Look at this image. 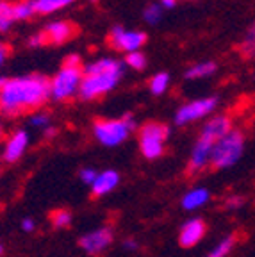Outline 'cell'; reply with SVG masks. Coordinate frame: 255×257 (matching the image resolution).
I'll use <instances>...</instances> for the list:
<instances>
[{
	"label": "cell",
	"instance_id": "obj_1",
	"mask_svg": "<svg viewBox=\"0 0 255 257\" xmlns=\"http://www.w3.org/2000/svg\"><path fill=\"white\" fill-rule=\"evenodd\" d=\"M50 80L40 73L6 79L0 89V116L16 118L25 112L40 111L50 100Z\"/></svg>",
	"mask_w": 255,
	"mask_h": 257
},
{
	"label": "cell",
	"instance_id": "obj_2",
	"mask_svg": "<svg viewBox=\"0 0 255 257\" xmlns=\"http://www.w3.org/2000/svg\"><path fill=\"white\" fill-rule=\"evenodd\" d=\"M123 77V64L114 57H98L84 64L82 84L79 89L80 100H95L111 93Z\"/></svg>",
	"mask_w": 255,
	"mask_h": 257
},
{
	"label": "cell",
	"instance_id": "obj_3",
	"mask_svg": "<svg viewBox=\"0 0 255 257\" xmlns=\"http://www.w3.org/2000/svg\"><path fill=\"white\" fill-rule=\"evenodd\" d=\"M84 77V63L77 54H72L64 59L63 66L57 70L56 75L48 82L50 100L68 102L79 95L80 84Z\"/></svg>",
	"mask_w": 255,
	"mask_h": 257
},
{
	"label": "cell",
	"instance_id": "obj_4",
	"mask_svg": "<svg viewBox=\"0 0 255 257\" xmlns=\"http://www.w3.org/2000/svg\"><path fill=\"white\" fill-rule=\"evenodd\" d=\"M136 128V121L131 114L121 118H102L93 123V136L102 147L114 149L129 140Z\"/></svg>",
	"mask_w": 255,
	"mask_h": 257
},
{
	"label": "cell",
	"instance_id": "obj_5",
	"mask_svg": "<svg viewBox=\"0 0 255 257\" xmlns=\"http://www.w3.org/2000/svg\"><path fill=\"white\" fill-rule=\"evenodd\" d=\"M244 152V134L239 128H232L212 147L211 166L216 170H225L234 166Z\"/></svg>",
	"mask_w": 255,
	"mask_h": 257
},
{
	"label": "cell",
	"instance_id": "obj_6",
	"mask_svg": "<svg viewBox=\"0 0 255 257\" xmlns=\"http://www.w3.org/2000/svg\"><path fill=\"white\" fill-rule=\"evenodd\" d=\"M170 136V127L157 121H147L140 127L138 140H140V150L147 159H159L166 149V140Z\"/></svg>",
	"mask_w": 255,
	"mask_h": 257
},
{
	"label": "cell",
	"instance_id": "obj_7",
	"mask_svg": "<svg viewBox=\"0 0 255 257\" xmlns=\"http://www.w3.org/2000/svg\"><path fill=\"white\" fill-rule=\"evenodd\" d=\"M216 107H218V96H203V98L186 102L177 109L175 123L180 125V127L195 123V121L207 118L211 112L216 111Z\"/></svg>",
	"mask_w": 255,
	"mask_h": 257
},
{
	"label": "cell",
	"instance_id": "obj_8",
	"mask_svg": "<svg viewBox=\"0 0 255 257\" xmlns=\"http://www.w3.org/2000/svg\"><path fill=\"white\" fill-rule=\"evenodd\" d=\"M109 43L112 48L123 54L138 52L147 43V34L141 31H129L121 25H114L109 32Z\"/></svg>",
	"mask_w": 255,
	"mask_h": 257
},
{
	"label": "cell",
	"instance_id": "obj_9",
	"mask_svg": "<svg viewBox=\"0 0 255 257\" xmlns=\"http://www.w3.org/2000/svg\"><path fill=\"white\" fill-rule=\"evenodd\" d=\"M112 229L111 227H100L91 232L84 234L79 239V246L89 255H100L111 246L112 243Z\"/></svg>",
	"mask_w": 255,
	"mask_h": 257
},
{
	"label": "cell",
	"instance_id": "obj_10",
	"mask_svg": "<svg viewBox=\"0 0 255 257\" xmlns=\"http://www.w3.org/2000/svg\"><path fill=\"white\" fill-rule=\"evenodd\" d=\"M232 128H234V125H232V118L228 114H214L203 123L198 138L209 141L211 145H216L221 138L227 136Z\"/></svg>",
	"mask_w": 255,
	"mask_h": 257
},
{
	"label": "cell",
	"instance_id": "obj_11",
	"mask_svg": "<svg viewBox=\"0 0 255 257\" xmlns=\"http://www.w3.org/2000/svg\"><path fill=\"white\" fill-rule=\"evenodd\" d=\"M29 147V134L27 131L24 128H18V131H13L11 134L8 136L4 143V152H2V159L9 165L16 163V161H20L22 156L25 154Z\"/></svg>",
	"mask_w": 255,
	"mask_h": 257
},
{
	"label": "cell",
	"instance_id": "obj_12",
	"mask_svg": "<svg viewBox=\"0 0 255 257\" xmlns=\"http://www.w3.org/2000/svg\"><path fill=\"white\" fill-rule=\"evenodd\" d=\"M203 236H205V223H203L202 218H189L180 227L179 243L184 248H191V246L198 245L203 239Z\"/></svg>",
	"mask_w": 255,
	"mask_h": 257
},
{
	"label": "cell",
	"instance_id": "obj_13",
	"mask_svg": "<svg viewBox=\"0 0 255 257\" xmlns=\"http://www.w3.org/2000/svg\"><path fill=\"white\" fill-rule=\"evenodd\" d=\"M212 147H214V145H211L209 141L200 140V138L196 140L195 147H193V150H191V157H189V165H188L191 175L203 172L207 166H211Z\"/></svg>",
	"mask_w": 255,
	"mask_h": 257
},
{
	"label": "cell",
	"instance_id": "obj_14",
	"mask_svg": "<svg viewBox=\"0 0 255 257\" xmlns=\"http://www.w3.org/2000/svg\"><path fill=\"white\" fill-rule=\"evenodd\" d=\"M43 34H45L47 43L63 45L75 34V25L70 24V22H66V20L50 22V24H47V27L43 29Z\"/></svg>",
	"mask_w": 255,
	"mask_h": 257
},
{
	"label": "cell",
	"instance_id": "obj_15",
	"mask_svg": "<svg viewBox=\"0 0 255 257\" xmlns=\"http://www.w3.org/2000/svg\"><path fill=\"white\" fill-rule=\"evenodd\" d=\"M118 184H120V173L116 170H104V172H100L96 175L95 182L91 184L93 197H105L111 191H114L118 188Z\"/></svg>",
	"mask_w": 255,
	"mask_h": 257
},
{
	"label": "cell",
	"instance_id": "obj_16",
	"mask_svg": "<svg viewBox=\"0 0 255 257\" xmlns=\"http://www.w3.org/2000/svg\"><path fill=\"white\" fill-rule=\"evenodd\" d=\"M209 200H211V193H209L207 188H202V186L200 188H193L182 197V209L196 211V209L203 207Z\"/></svg>",
	"mask_w": 255,
	"mask_h": 257
},
{
	"label": "cell",
	"instance_id": "obj_17",
	"mask_svg": "<svg viewBox=\"0 0 255 257\" xmlns=\"http://www.w3.org/2000/svg\"><path fill=\"white\" fill-rule=\"evenodd\" d=\"M216 70H218V64L214 61H200V63H195L193 66H189L186 70V79L189 80L205 79V77L214 75Z\"/></svg>",
	"mask_w": 255,
	"mask_h": 257
},
{
	"label": "cell",
	"instance_id": "obj_18",
	"mask_svg": "<svg viewBox=\"0 0 255 257\" xmlns=\"http://www.w3.org/2000/svg\"><path fill=\"white\" fill-rule=\"evenodd\" d=\"M73 2L77 0H32V6H34L36 15H52V13L72 6Z\"/></svg>",
	"mask_w": 255,
	"mask_h": 257
},
{
	"label": "cell",
	"instance_id": "obj_19",
	"mask_svg": "<svg viewBox=\"0 0 255 257\" xmlns=\"http://www.w3.org/2000/svg\"><path fill=\"white\" fill-rule=\"evenodd\" d=\"M36 15L34 11V6H32V0H18L13 4V16H15V22H24L29 20Z\"/></svg>",
	"mask_w": 255,
	"mask_h": 257
},
{
	"label": "cell",
	"instance_id": "obj_20",
	"mask_svg": "<svg viewBox=\"0 0 255 257\" xmlns=\"http://www.w3.org/2000/svg\"><path fill=\"white\" fill-rule=\"evenodd\" d=\"M148 88H150L152 95H164V93L168 91V88H170V75H168L166 72H159L156 73V75L152 77L150 82H148Z\"/></svg>",
	"mask_w": 255,
	"mask_h": 257
},
{
	"label": "cell",
	"instance_id": "obj_21",
	"mask_svg": "<svg viewBox=\"0 0 255 257\" xmlns=\"http://www.w3.org/2000/svg\"><path fill=\"white\" fill-rule=\"evenodd\" d=\"M13 24H15V16H13V2L0 0V32H8Z\"/></svg>",
	"mask_w": 255,
	"mask_h": 257
},
{
	"label": "cell",
	"instance_id": "obj_22",
	"mask_svg": "<svg viewBox=\"0 0 255 257\" xmlns=\"http://www.w3.org/2000/svg\"><path fill=\"white\" fill-rule=\"evenodd\" d=\"M234 245H235V236H232V234L230 236H225L205 257H227L232 252Z\"/></svg>",
	"mask_w": 255,
	"mask_h": 257
},
{
	"label": "cell",
	"instance_id": "obj_23",
	"mask_svg": "<svg viewBox=\"0 0 255 257\" xmlns=\"http://www.w3.org/2000/svg\"><path fill=\"white\" fill-rule=\"evenodd\" d=\"M239 50L244 57H253L255 56V22L248 27L246 34H244V38L241 40Z\"/></svg>",
	"mask_w": 255,
	"mask_h": 257
},
{
	"label": "cell",
	"instance_id": "obj_24",
	"mask_svg": "<svg viewBox=\"0 0 255 257\" xmlns=\"http://www.w3.org/2000/svg\"><path fill=\"white\" fill-rule=\"evenodd\" d=\"M125 64H127L129 68L136 70V72H140V70L147 68V56H145L141 50H138V52L125 54Z\"/></svg>",
	"mask_w": 255,
	"mask_h": 257
},
{
	"label": "cell",
	"instance_id": "obj_25",
	"mask_svg": "<svg viewBox=\"0 0 255 257\" xmlns=\"http://www.w3.org/2000/svg\"><path fill=\"white\" fill-rule=\"evenodd\" d=\"M161 18H163V8H161V4H148L143 9V20L148 25L159 24Z\"/></svg>",
	"mask_w": 255,
	"mask_h": 257
},
{
	"label": "cell",
	"instance_id": "obj_26",
	"mask_svg": "<svg viewBox=\"0 0 255 257\" xmlns=\"http://www.w3.org/2000/svg\"><path fill=\"white\" fill-rule=\"evenodd\" d=\"M72 214L64 211V209H59V211H54L52 213V225L56 229H66L68 225L72 223Z\"/></svg>",
	"mask_w": 255,
	"mask_h": 257
},
{
	"label": "cell",
	"instance_id": "obj_27",
	"mask_svg": "<svg viewBox=\"0 0 255 257\" xmlns=\"http://www.w3.org/2000/svg\"><path fill=\"white\" fill-rule=\"evenodd\" d=\"M29 121H31V127L34 128H47L50 127V116H48L45 111H34L31 114V118H29Z\"/></svg>",
	"mask_w": 255,
	"mask_h": 257
},
{
	"label": "cell",
	"instance_id": "obj_28",
	"mask_svg": "<svg viewBox=\"0 0 255 257\" xmlns=\"http://www.w3.org/2000/svg\"><path fill=\"white\" fill-rule=\"evenodd\" d=\"M96 175H98V172H96L95 168H82L80 170V181L88 186H91L93 182H95Z\"/></svg>",
	"mask_w": 255,
	"mask_h": 257
},
{
	"label": "cell",
	"instance_id": "obj_29",
	"mask_svg": "<svg viewBox=\"0 0 255 257\" xmlns=\"http://www.w3.org/2000/svg\"><path fill=\"white\" fill-rule=\"evenodd\" d=\"M27 45H29V47H32V48H38V47H43V45H47V40H45L43 31L34 32L32 36H29Z\"/></svg>",
	"mask_w": 255,
	"mask_h": 257
},
{
	"label": "cell",
	"instance_id": "obj_30",
	"mask_svg": "<svg viewBox=\"0 0 255 257\" xmlns=\"http://www.w3.org/2000/svg\"><path fill=\"white\" fill-rule=\"evenodd\" d=\"M243 204H244L243 197H230L227 202H225V207L227 209H239V207H243Z\"/></svg>",
	"mask_w": 255,
	"mask_h": 257
},
{
	"label": "cell",
	"instance_id": "obj_31",
	"mask_svg": "<svg viewBox=\"0 0 255 257\" xmlns=\"http://www.w3.org/2000/svg\"><path fill=\"white\" fill-rule=\"evenodd\" d=\"M9 52H11V48H9L8 43H4V41H0V66L6 63V59L9 57Z\"/></svg>",
	"mask_w": 255,
	"mask_h": 257
},
{
	"label": "cell",
	"instance_id": "obj_32",
	"mask_svg": "<svg viewBox=\"0 0 255 257\" xmlns=\"http://www.w3.org/2000/svg\"><path fill=\"white\" fill-rule=\"evenodd\" d=\"M34 229H36V221L32 220V218H24L22 220V230L24 232H32Z\"/></svg>",
	"mask_w": 255,
	"mask_h": 257
},
{
	"label": "cell",
	"instance_id": "obj_33",
	"mask_svg": "<svg viewBox=\"0 0 255 257\" xmlns=\"http://www.w3.org/2000/svg\"><path fill=\"white\" fill-rule=\"evenodd\" d=\"M123 248H125V250H131V252H136V250L140 248V245H138V241L127 239V241L123 243Z\"/></svg>",
	"mask_w": 255,
	"mask_h": 257
},
{
	"label": "cell",
	"instance_id": "obj_34",
	"mask_svg": "<svg viewBox=\"0 0 255 257\" xmlns=\"http://www.w3.org/2000/svg\"><path fill=\"white\" fill-rule=\"evenodd\" d=\"M179 2V0H161L159 4H161V8H166V9H172V8H175V4Z\"/></svg>",
	"mask_w": 255,
	"mask_h": 257
},
{
	"label": "cell",
	"instance_id": "obj_35",
	"mask_svg": "<svg viewBox=\"0 0 255 257\" xmlns=\"http://www.w3.org/2000/svg\"><path fill=\"white\" fill-rule=\"evenodd\" d=\"M43 133H45V138H54V136H56V128H54V127H47Z\"/></svg>",
	"mask_w": 255,
	"mask_h": 257
},
{
	"label": "cell",
	"instance_id": "obj_36",
	"mask_svg": "<svg viewBox=\"0 0 255 257\" xmlns=\"http://www.w3.org/2000/svg\"><path fill=\"white\" fill-rule=\"evenodd\" d=\"M4 133H6L4 120H2V116H0V140H2V138H4Z\"/></svg>",
	"mask_w": 255,
	"mask_h": 257
},
{
	"label": "cell",
	"instance_id": "obj_37",
	"mask_svg": "<svg viewBox=\"0 0 255 257\" xmlns=\"http://www.w3.org/2000/svg\"><path fill=\"white\" fill-rule=\"evenodd\" d=\"M4 82H6V79H4V77H0V89H2V86H4Z\"/></svg>",
	"mask_w": 255,
	"mask_h": 257
},
{
	"label": "cell",
	"instance_id": "obj_38",
	"mask_svg": "<svg viewBox=\"0 0 255 257\" xmlns=\"http://www.w3.org/2000/svg\"><path fill=\"white\" fill-rule=\"evenodd\" d=\"M2 252H4V248H2V245H0V255H2Z\"/></svg>",
	"mask_w": 255,
	"mask_h": 257
}]
</instances>
